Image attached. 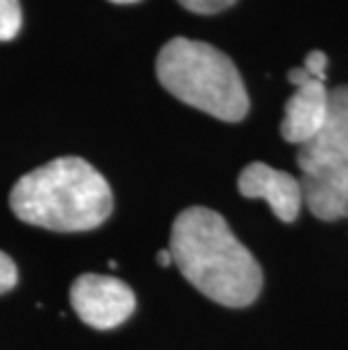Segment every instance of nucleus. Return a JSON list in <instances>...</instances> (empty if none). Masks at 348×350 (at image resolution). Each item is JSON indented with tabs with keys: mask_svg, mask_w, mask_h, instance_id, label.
Masks as SVG:
<instances>
[{
	"mask_svg": "<svg viewBox=\"0 0 348 350\" xmlns=\"http://www.w3.org/2000/svg\"><path fill=\"white\" fill-rule=\"evenodd\" d=\"M18 280V269L14 265V260L7 253L0 251V294L10 292Z\"/></svg>",
	"mask_w": 348,
	"mask_h": 350,
	"instance_id": "11",
	"label": "nucleus"
},
{
	"mask_svg": "<svg viewBox=\"0 0 348 350\" xmlns=\"http://www.w3.org/2000/svg\"><path fill=\"white\" fill-rule=\"evenodd\" d=\"M181 7H186L188 12H195V14H217V12H224L228 10L231 5H235L238 0H176Z\"/></svg>",
	"mask_w": 348,
	"mask_h": 350,
	"instance_id": "10",
	"label": "nucleus"
},
{
	"mask_svg": "<svg viewBox=\"0 0 348 350\" xmlns=\"http://www.w3.org/2000/svg\"><path fill=\"white\" fill-rule=\"evenodd\" d=\"M21 5L18 0H0V41H10L21 32Z\"/></svg>",
	"mask_w": 348,
	"mask_h": 350,
	"instance_id": "9",
	"label": "nucleus"
},
{
	"mask_svg": "<svg viewBox=\"0 0 348 350\" xmlns=\"http://www.w3.org/2000/svg\"><path fill=\"white\" fill-rule=\"evenodd\" d=\"M111 3H116V5H134V3H138V0H111Z\"/></svg>",
	"mask_w": 348,
	"mask_h": 350,
	"instance_id": "14",
	"label": "nucleus"
},
{
	"mask_svg": "<svg viewBox=\"0 0 348 350\" xmlns=\"http://www.w3.org/2000/svg\"><path fill=\"white\" fill-rule=\"evenodd\" d=\"M287 81L296 91L285 104L280 133L287 143L301 147L312 140L323 126L325 111H328V88H325V81L308 75L303 66L287 72Z\"/></svg>",
	"mask_w": 348,
	"mask_h": 350,
	"instance_id": "5",
	"label": "nucleus"
},
{
	"mask_svg": "<svg viewBox=\"0 0 348 350\" xmlns=\"http://www.w3.org/2000/svg\"><path fill=\"white\" fill-rule=\"evenodd\" d=\"M296 163L303 174L325 165L348 163V86L328 91L323 126L312 140L301 145Z\"/></svg>",
	"mask_w": 348,
	"mask_h": 350,
	"instance_id": "6",
	"label": "nucleus"
},
{
	"mask_svg": "<svg viewBox=\"0 0 348 350\" xmlns=\"http://www.w3.org/2000/svg\"><path fill=\"white\" fill-rule=\"evenodd\" d=\"M10 206L25 224L57 233L98 228L113 211L107 178L79 156H62L21 176Z\"/></svg>",
	"mask_w": 348,
	"mask_h": 350,
	"instance_id": "2",
	"label": "nucleus"
},
{
	"mask_svg": "<svg viewBox=\"0 0 348 350\" xmlns=\"http://www.w3.org/2000/svg\"><path fill=\"white\" fill-rule=\"evenodd\" d=\"M238 190L247 199H265L280 221L292 224L299 217L303 206L301 181L292 174L267 165V163H249L238 178Z\"/></svg>",
	"mask_w": 348,
	"mask_h": 350,
	"instance_id": "7",
	"label": "nucleus"
},
{
	"mask_svg": "<svg viewBox=\"0 0 348 350\" xmlns=\"http://www.w3.org/2000/svg\"><path fill=\"white\" fill-rule=\"evenodd\" d=\"M157 77L168 93L224 122L249 113V95L235 64L211 43L176 36L161 48Z\"/></svg>",
	"mask_w": 348,
	"mask_h": 350,
	"instance_id": "3",
	"label": "nucleus"
},
{
	"mask_svg": "<svg viewBox=\"0 0 348 350\" xmlns=\"http://www.w3.org/2000/svg\"><path fill=\"white\" fill-rule=\"evenodd\" d=\"M70 305L86 325L95 330H111L131 317L136 308V296L120 278L84 273L72 282Z\"/></svg>",
	"mask_w": 348,
	"mask_h": 350,
	"instance_id": "4",
	"label": "nucleus"
},
{
	"mask_svg": "<svg viewBox=\"0 0 348 350\" xmlns=\"http://www.w3.org/2000/svg\"><path fill=\"white\" fill-rule=\"evenodd\" d=\"M303 204L314 217L335 221L348 217V163L325 165L301 178Z\"/></svg>",
	"mask_w": 348,
	"mask_h": 350,
	"instance_id": "8",
	"label": "nucleus"
},
{
	"mask_svg": "<svg viewBox=\"0 0 348 350\" xmlns=\"http://www.w3.org/2000/svg\"><path fill=\"white\" fill-rule=\"evenodd\" d=\"M303 68H306L308 75H312L314 79L325 81V68H328V55H325V52H321V50L308 52Z\"/></svg>",
	"mask_w": 348,
	"mask_h": 350,
	"instance_id": "12",
	"label": "nucleus"
},
{
	"mask_svg": "<svg viewBox=\"0 0 348 350\" xmlns=\"http://www.w3.org/2000/svg\"><path fill=\"white\" fill-rule=\"evenodd\" d=\"M168 249L183 278L215 303L247 308L260 294V265L211 208H186L174 219Z\"/></svg>",
	"mask_w": 348,
	"mask_h": 350,
	"instance_id": "1",
	"label": "nucleus"
},
{
	"mask_svg": "<svg viewBox=\"0 0 348 350\" xmlns=\"http://www.w3.org/2000/svg\"><path fill=\"white\" fill-rule=\"evenodd\" d=\"M157 260H159V265H161V267H170V265H174V262H172V253H170V249L159 251Z\"/></svg>",
	"mask_w": 348,
	"mask_h": 350,
	"instance_id": "13",
	"label": "nucleus"
}]
</instances>
